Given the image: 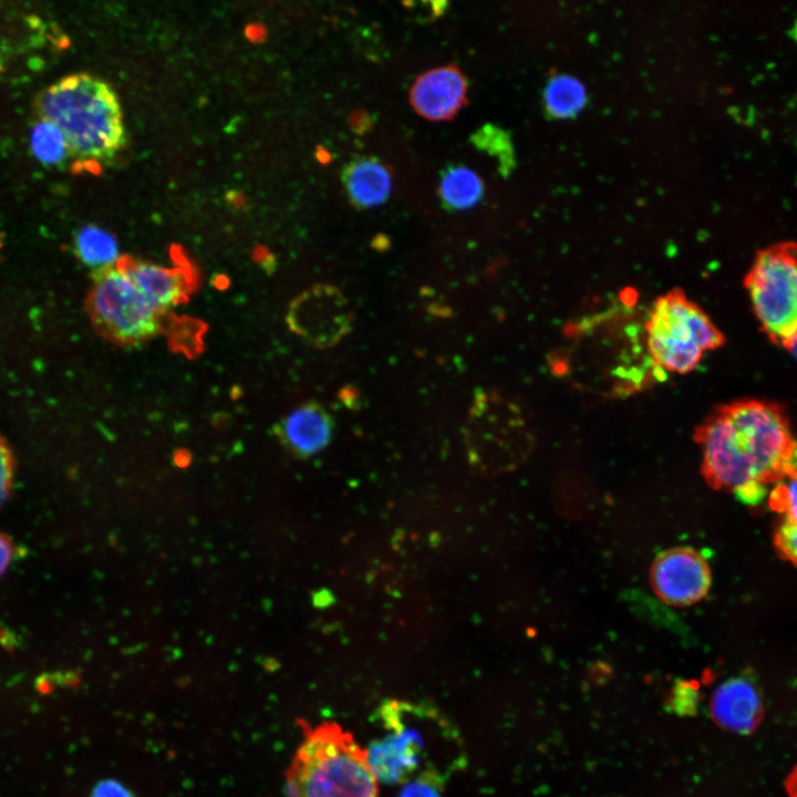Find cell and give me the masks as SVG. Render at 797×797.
<instances>
[{
	"label": "cell",
	"instance_id": "6da1fadb",
	"mask_svg": "<svg viewBox=\"0 0 797 797\" xmlns=\"http://www.w3.org/2000/svg\"><path fill=\"white\" fill-rule=\"evenodd\" d=\"M707 483L758 505L797 469V437L778 403L743 398L713 410L694 434Z\"/></svg>",
	"mask_w": 797,
	"mask_h": 797
},
{
	"label": "cell",
	"instance_id": "7a4b0ae2",
	"mask_svg": "<svg viewBox=\"0 0 797 797\" xmlns=\"http://www.w3.org/2000/svg\"><path fill=\"white\" fill-rule=\"evenodd\" d=\"M631 294L622 292L618 303L570 323L566 344L550 355L552 372L607 398L627 397L665 381L666 373L648 349L645 315Z\"/></svg>",
	"mask_w": 797,
	"mask_h": 797
},
{
	"label": "cell",
	"instance_id": "3957f363",
	"mask_svg": "<svg viewBox=\"0 0 797 797\" xmlns=\"http://www.w3.org/2000/svg\"><path fill=\"white\" fill-rule=\"evenodd\" d=\"M373 721L381 735L365 749L377 782L403 785L422 777L447 782L466 764L458 731L431 704L386 700Z\"/></svg>",
	"mask_w": 797,
	"mask_h": 797
},
{
	"label": "cell",
	"instance_id": "277c9868",
	"mask_svg": "<svg viewBox=\"0 0 797 797\" xmlns=\"http://www.w3.org/2000/svg\"><path fill=\"white\" fill-rule=\"evenodd\" d=\"M34 106L42 121L61 131L77 157L111 159L125 143L118 99L106 82L91 74L62 77L38 93Z\"/></svg>",
	"mask_w": 797,
	"mask_h": 797
},
{
	"label": "cell",
	"instance_id": "5b68a950",
	"mask_svg": "<svg viewBox=\"0 0 797 797\" xmlns=\"http://www.w3.org/2000/svg\"><path fill=\"white\" fill-rule=\"evenodd\" d=\"M287 779L293 797H379L366 749L339 724H302Z\"/></svg>",
	"mask_w": 797,
	"mask_h": 797
},
{
	"label": "cell",
	"instance_id": "8992f818",
	"mask_svg": "<svg viewBox=\"0 0 797 797\" xmlns=\"http://www.w3.org/2000/svg\"><path fill=\"white\" fill-rule=\"evenodd\" d=\"M464 441L472 468L485 476L516 468L534 445L524 410L496 390H478L469 405Z\"/></svg>",
	"mask_w": 797,
	"mask_h": 797
},
{
	"label": "cell",
	"instance_id": "52a82bcc",
	"mask_svg": "<svg viewBox=\"0 0 797 797\" xmlns=\"http://www.w3.org/2000/svg\"><path fill=\"white\" fill-rule=\"evenodd\" d=\"M644 331L650 355L665 373H690L705 352L725 343L707 313L679 289L654 301L645 313Z\"/></svg>",
	"mask_w": 797,
	"mask_h": 797
},
{
	"label": "cell",
	"instance_id": "ba28073f",
	"mask_svg": "<svg viewBox=\"0 0 797 797\" xmlns=\"http://www.w3.org/2000/svg\"><path fill=\"white\" fill-rule=\"evenodd\" d=\"M744 286L762 332L787 350L797 338V244L762 250Z\"/></svg>",
	"mask_w": 797,
	"mask_h": 797
},
{
	"label": "cell",
	"instance_id": "9c48e42d",
	"mask_svg": "<svg viewBox=\"0 0 797 797\" xmlns=\"http://www.w3.org/2000/svg\"><path fill=\"white\" fill-rule=\"evenodd\" d=\"M85 303L96 331L113 343L136 345L162 331L164 313L116 265L94 272Z\"/></svg>",
	"mask_w": 797,
	"mask_h": 797
},
{
	"label": "cell",
	"instance_id": "30bf717a",
	"mask_svg": "<svg viewBox=\"0 0 797 797\" xmlns=\"http://www.w3.org/2000/svg\"><path fill=\"white\" fill-rule=\"evenodd\" d=\"M286 318L290 330L309 344L330 349L350 332L353 312L338 287L317 283L292 300Z\"/></svg>",
	"mask_w": 797,
	"mask_h": 797
},
{
	"label": "cell",
	"instance_id": "8fae6325",
	"mask_svg": "<svg viewBox=\"0 0 797 797\" xmlns=\"http://www.w3.org/2000/svg\"><path fill=\"white\" fill-rule=\"evenodd\" d=\"M651 583L664 602L690 605L708 592L711 571L700 552L691 548H674L655 559L651 569Z\"/></svg>",
	"mask_w": 797,
	"mask_h": 797
},
{
	"label": "cell",
	"instance_id": "7c38bea8",
	"mask_svg": "<svg viewBox=\"0 0 797 797\" xmlns=\"http://www.w3.org/2000/svg\"><path fill=\"white\" fill-rule=\"evenodd\" d=\"M334 422L323 405L306 402L278 421L273 433L293 457L309 458L324 449L331 441Z\"/></svg>",
	"mask_w": 797,
	"mask_h": 797
},
{
	"label": "cell",
	"instance_id": "4fadbf2b",
	"mask_svg": "<svg viewBox=\"0 0 797 797\" xmlns=\"http://www.w3.org/2000/svg\"><path fill=\"white\" fill-rule=\"evenodd\" d=\"M467 81L460 70L446 65L421 74L411 87L415 111L431 121L451 120L464 105Z\"/></svg>",
	"mask_w": 797,
	"mask_h": 797
},
{
	"label": "cell",
	"instance_id": "5bb4252c",
	"mask_svg": "<svg viewBox=\"0 0 797 797\" xmlns=\"http://www.w3.org/2000/svg\"><path fill=\"white\" fill-rule=\"evenodd\" d=\"M116 266L162 313L185 302L195 287L194 275L184 268H165L131 257L120 258Z\"/></svg>",
	"mask_w": 797,
	"mask_h": 797
},
{
	"label": "cell",
	"instance_id": "9a60e30c",
	"mask_svg": "<svg viewBox=\"0 0 797 797\" xmlns=\"http://www.w3.org/2000/svg\"><path fill=\"white\" fill-rule=\"evenodd\" d=\"M710 712L717 725L737 734H751L763 718L764 706L755 684L737 676L715 689Z\"/></svg>",
	"mask_w": 797,
	"mask_h": 797
},
{
	"label": "cell",
	"instance_id": "2e32d148",
	"mask_svg": "<svg viewBox=\"0 0 797 797\" xmlns=\"http://www.w3.org/2000/svg\"><path fill=\"white\" fill-rule=\"evenodd\" d=\"M342 180L352 204L360 208L385 203L392 189L389 168L375 157H360L348 163Z\"/></svg>",
	"mask_w": 797,
	"mask_h": 797
},
{
	"label": "cell",
	"instance_id": "e0dca14e",
	"mask_svg": "<svg viewBox=\"0 0 797 797\" xmlns=\"http://www.w3.org/2000/svg\"><path fill=\"white\" fill-rule=\"evenodd\" d=\"M438 192L446 209L464 210L480 201L484 183L473 169L463 165H452L444 169Z\"/></svg>",
	"mask_w": 797,
	"mask_h": 797
},
{
	"label": "cell",
	"instance_id": "ac0fdd59",
	"mask_svg": "<svg viewBox=\"0 0 797 797\" xmlns=\"http://www.w3.org/2000/svg\"><path fill=\"white\" fill-rule=\"evenodd\" d=\"M74 247L80 260L95 271L113 267L120 260L115 237L94 225H86L77 231Z\"/></svg>",
	"mask_w": 797,
	"mask_h": 797
},
{
	"label": "cell",
	"instance_id": "d6986e66",
	"mask_svg": "<svg viewBox=\"0 0 797 797\" xmlns=\"http://www.w3.org/2000/svg\"><path fill=\"white\" fill-rule=\"evenodd\" d=\"M544 102L548 112L555 117H572L586 105L587 91L577 77L559 74L548 81L544 91Z\"/></svg>",
	"mask_w": 797,
	"mask_h": 797
},
{
	"label": "cell",
	"instance_id": "ffe728a7",
	"mask_svg": "<svg viewBox=\"0 0 797 797\" xmlns=\"http://www.w3.org/2000/svg\"><path fill=\"white\" fill-rule=\"evenodd\" d=\"M31 148L35 157L46 165L61 163L69 151L61 131L46 121H41L33 126Z\"/></svg>",
	"mask_w": 797,
	"mask_h": 797
},
{
	"label": "cell",
	"instance_id": "44dd1931",
	"mask_svg": "<svg viewBox=\"0 0 797 797\" xmlns=\"http://www.w3.org/2000/svg\"><path fill=\"white\" fill-rule=\"evenodd\" d=\"M769 505L783 514V521L797 525V469L772 490Z\"/></svg>",
	"mask_w": 797,
	"mask_h": 797
},
{
	"label": "cell",
	"instance_id": "7402d4cb",
	"mask_svg": "<svg viewBox=\"0 0 797 797\" xmlns=\"http://www.w3.org/2000/svg\"><path fill=\"white\" fill-rule=\"evenodd\" d=\"M700 702L698 689L690 681H677L674 683L669 700V708L682 716H690L696 713Z\"/></svg>",
	"mask_w": 797,
	"mask_h": 797
},
{
	"label": "cell",
	"instance_id": "603a6c76",
	"mask_svg": "<svg viewBox=\"0 0 797 797\" xmlns=\"http://www.w3.org/2000/svg\"><path fill=\"white\" fill-rule=\"evenodd\" d=\"M774 546L783 559L797 567V525L780 520L774 534Z\"/></svg>",
	"mask_w": 797,
	"mask_h": 797
},
{
	"label": "cell",
	"instance_id": "cb8c5ba5",
	"mask_svg": "<svg viewBox=\"0 0 797 797\" xmlns=\"http://www.w3.org/2000/svg\"><path fill=\"white\" fill-rule=\"evenodd\" d=\"M445 783L435 778H416L403 784L397 797H443Z\"/></svg>",
	"mask_w": 797,
	"mask_h": 797
},
{
	"label": "cell",
	"instance_id": "d4e9b609",
	"mask_svg": "<svg viewBox=\"0 0 797 797\" xmlns=\"http://www.w3.org/2000/svg\"><path fill=\"white\" fill-rule=\"evenodd\" d=\"M14 458L7 441L0 435V507L7 501L13 484Z\"/></svg>",
	"mask_w": 797,
	"mask_h": 797
},
{
	"label": "cell",
	"instance_id": "484cf974",
	"mask_svg": "<svg viewBox=\"0 0 797 797\" xmlns=\"http://www.w3.org/2000/svg\"><path fill=\"white\" fill-rule=\"evenodd\" d=\"M91 797H132L120 784L113 780L100 783L92 791Z\"/></svg>",
	"mask_w": 797,
	"mask_h": 797
},
{
	"label": "cell",
	"instance_id": "4316f807",
	"mask_svg": "<svg viewBox=\"0 0 797 797\" xmlns=\"http://www.w3.org/2000/svg\"><path fill=\"white\" fill-rule=\"evenodd\" d=\"M14 544L12 539L0 532V577L6 572L14 556Z\"/></svg>",
	"mask_w": 797,
	"mask_h": 797
},
{
	"label": "cell",
	"instance_id": "83f0119b",
	"mask_svg": "<svg viewBox=\"0 0 797 797\" xmlns=\"http://www.w3.org/2000/svg\"><path fill=\"white\" fill-rule=\"evenodd\" d=\"M786 789L789 797H797V766L787 777Z\"/></svg>",
	"mask_w": 797,
	"mask_h": 797
},
{
	"label": "cell",
	"instance_id": "f1b7e54d",
	"mask_svg": "<svg viewBox=\"0 0 797 797\" xmlns=\"http://www.w3.org/2000/svg\"><path fill=\"white\" fill-rule=\"evenodd\" d=\"M788 352H790L797 359V338L794 340V342L790 344V346L787 349Z\"/></svg>",
	"mask_w": 797,
	"mask_h": 797
},
{
	"label": "cell",
	"instance_id": "f546056e",
	"mask_svg": "<svg viewBox=\"0 0 797 797\" xmlns=\"http://www.w3.org/2000/svg\"><path fill=\"white\" fill-rule=\"evenodd\" d=\"M794 37H795L796 40H797V22H796V25H795V28H794Z\"/></svg>",
	"mask_w": 797,
	"mask_h": 797
}]
</instances>
